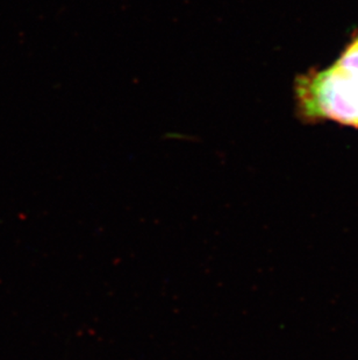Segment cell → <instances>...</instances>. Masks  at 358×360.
I'll list each match as a JSON object with an SVG mask.
<instances>
[{"mask_svg": "<svg viewBox=\"0 0 358 360\" xmlns=\"http://www.w3.org/2000/svg\"><path fill=\"white\" fill-rule=\"evenodd\" d=\"M294 94L301 120L358 129V33L334 63L299 76Z\"/></svg>", "mask_w": 358, "mask_h": 360, "instance_id": "obj_1", "label": "cell"}]
</instances>
